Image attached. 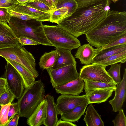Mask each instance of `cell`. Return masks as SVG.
Masks as SVG:
<instances>
[{"label": "cell", "mask_w": 126, "mask_h": 126, "mask_svg": "<svg viewBox=\"0 0 126 126\" xmlns=\"http://www.w3.org/2000/svg\"><path fill=\"white\" fill-rule=\"evenodd\" d=\"M20 44L18 38L7 23L0 22V48Z\"/></svg>", "instance_id": "12"}, {"label": "cell", "mask_w": 126, "mask_h": 126, "mask_svg": "<svg viewBox=\"0 0 126 126\" xmlns=\"http://www.w3.org/2000/svg\"><path fill=\"white\" fill-rule=\"evenodd\" d=\"M7 87L4 88H0V96L6 90Z\"/></svg>", "instance_id": "47"}, {"label": "cell", "mask_w": 126, "mask_h": 126, "mask_svg": "<svg viewBox=\"0 0 126 126\" xmlns=\"http://www.w3.org/2000/svg\"><path fill=\"white\" fill-rule=\"evenodd\" d=\"M115 95L113 98L109 101L112 106V111H118L122 108L126 96V69L125 68L123 78L121 82L117 85L114 91Z\"/></svg>", "instance_id": "11"}, {"label": "cell", "mask_w": 126, "mask_h": 126, "mask_svg": "<svg viewBox=\"0 0 126 126\" xmlns=\"http://www.w3.org/2000/svg\"><path fill=\"white\" fill-rule=\"evenodd\" d=\"M72 14L68 8L64 7L52 10L50 12L49 21L58 24L61 20Z\"/></svg>", "instance_id": "26"}, {"label": "cell", "mask_w": 126, "mask_h": 126, "mask_svg": "<svg viewBox=\"0 0 126 126\" xmlns=\"http://www.w3.org/2000/svg\"><path fill=\"white\" fill-rule=\"evenodd\" d=\"M44 3L50 8L52 10L53 9V6L51 0H37Z\"/></svg>", "instance_id": "43"}, {"label": "cell", "mask_w": 126, "mask_h": 126, "mask_svg": "<svg viewBox=\"0 0 126 126\" xmlns=\"http://www.w3.org/2000/svg\"><path fill=\"white\" fill-rule=\"evenodd\" d=\"M15 98L13 94L7 88L0 96V105L11 103Z\"/></svg>", "instance_id": "33"}, {"label": "cell", "mask_w": 126, "mask_h": 126, "mask_svg": "<svg viewBox=\"0 0 126 126\" xmlns=\"http://www.w3.org/2000/svg\"><path fill=\"white\" fill-rule=\"evenodd\" d=\"M18 4L16 0H0V7L9 9Z\"/></svg>", "instance_id": "38"}, {"label": "cell", "mask_w": 126, "mask_h": 126, "mask_svg": "<svg viewBox=\"0 0 126 126\" xmlns=\"http://www.w3.org/2000/svg\"><path fill=\"white\" fill-rule=\"evenodd\" d=\"M8 12L11 17H15L22 20H28L32 19H35L33 17L31 16L10 9L8 10Z\"/></svg>", "instance_id": "35"}, {"label": "cell", "mask_w": 126, "mask_h": 126, "mask_svg": "<svg viewBox=\"0 0 126 126\" xmlns=\"http://www.w3.org/2000/svg\"><path fill=\"white\" fill-rule=\"evenodd\" d=\"M42 22L34 19L24 20L11 17L8 23L18 38L27 37L42 45L52 46L46 36Z\"/></svg>", "instance_id": "3"}, {"label": "cell", "mask_w": 126, "mask_h": 126, "mask_svg": "<svg viewBox=\"0 0 126 126\" xmlns=\"http://www.w3.org/2000/svg\"><path fill=\"white\" fill-rule=\"evenodd\" d=\"M88 104L86 100L69 111L61 115V119L72 122L78 121L84 114Z\"/></svg>", "instance_id": "21"}, {"label": "cell", "mask_w": 126, "mask_h": 126, "mask_svg": "<svg viewBox=\"0 0 126 126\" xmlns=\"http://www.w3.org/2000/svg\"><path fill=\"white\" fill-rule=\"evenodd\" d=\"M0 56L14 61L22 65L29 71L35 78L39 74L36 69L35 59L32 54L20 44L0 48Z\"/></svg>", "instance_id": "6"}, {"label": "cell", "mask_w": 126, "mask_h": 126, "mask_svg": "<svg viewBox=\"0 0 126 126\" xmlns=\"http://www.w3.org/2000/svg\"><path fill=\"white\" fill-rule=\"evenodd\" d=\"M1 106L0 105V111L1 109Z\"/></svg>", "instance_id": "49"}, {"label": "cell", "mask_w": 126, "mask_h": 126, "mask_svg": "<svg viewBox=\"0 0 126 126\" xmlns=\"http://www.w3.org/2000/svg\"><path fill=\"white\" fill-rule=\"evenodd\" d=\"M11 104L1 106L0 111V126H6L9 121L8 120V115Z\"/></svg>", "instance_id": "32"}, {"label": "cell", "mask_w": 126, "mask_h": 126, "mask_svg": "<svg viewBox=\"0 0 126 126\" xmlns=\"http://www.w3.org/2000/svg\"><path fill=\"white\" fill-rule=\"evenodd\" d=\"M76 126L77 125L72 122L64 120H62L61 119L58 120L56 126Z\"/></svg>", "instance_id": "42"}, {"label": "cell", "mask_w": 126, "mask_h": 126, "mask_svg": "<svg viewBox=\"0 0 126 126\" xmlns=\"http://www.w3.org/2000/svg\"><path fill=\"white\" fill-rule=\"evenodd\" d=\"M46 103L45 98L27 119V124L30 126L44 125L46 117Z\"/></svg>", "instance_id": "18"}, {"label": "cell", "mask_w": 126, "mask_h": 126, "mask_svg": "<svg viewBox=\"0 0 126 126\" xmlns=\"http://www.w3.org/2000/svg\"><path fill=\"white\" fill-rule=\"evenodd\" d=\"M17 114H19V109L17 102L11 103L8 111V120L9 121L13 117Z\"/></svg>", "instance_id": "37"}, {"label": "cell", "mask_w": 126, "mask_h": 126, "mask_svg": "<svg viewBox=\"0 0 126 126\" xmlns=\"http://www.w3.org/2000/svg\"><path fill=\"white\" fill-rule=\"evenodd\" d=\"M110 1H112L114 3H116V2L117 1L119 0H110Z\"/></svg>", "instance_id": "48"}, {"label": "cell", "mask_w": 126, "mask_h": 126, "mask_svg": "<svg viewBox=\"0 0 126 126\" xmlns=\"http://www.w3.org/2000/svg\"><path fill=\"white\" fill-rule=\"evenodd\" d=\"M76 66L71 64L54 69H46L53 87L64 84L79 77Z\"/></svg>", "instance_id": "7"}, {"label": "cell", "mask_w": 126, "mask_h": 126, "mask_svg": "<svg viewBox=\"0 0 126 126\" xmlns=\"http://www.w3.org/2000/svg\"><path fill=\"white\" fill-rule=\"evenodd\" d=\"M126 34V12L110 10L99 24L85 35L89 43L96 48Z\"/></svg>", "instance_id": "2"}, {"label": "cell", "mask_w": 126, "mask_h": 126, "mask_svg": "<svg viewBox=\"0 0 126 126\" xmlns=\"http://www.w3.org/2000/svg\"><path fill=\"white\" fill-rule=\"evenodd\" d=\"M126 61V50L115 54L94 63L106 67L117 63H124Z\"/></svg>", "instance_id": "27"}, {"label": "cell", "mask_w": 126, "mask_h": 126, "mask_svg": "<svg viewBox=\"0 0 126 126\" xmlns=\"http://www.w3.org/2000/svg\"><path fill=\"white\" fill-rule=\"evenodd\" d=\"M47 38L53 46L71 50L81 45L77 38L66 32L58 25H43Z\"/></svg>", "instance_id": "5"}, {"label": "cell", "mask_w": 126, "mask_h": 126, "mask_svg": "<svg viewBox=\"0 0 126 126\" xmlns=\"http://www.w3.org/2000/svg\"><path fill=\"white\" fill-rule=\"evenodd\" d=\"M106 67L96 63L85 65L80 69L79 77L83 80L115 83L106 71Z\"/></svg>", "instance_id": "8"}, {"label": "cell", "mask_w": 126, "mask_h": 126, "mask_svg": "<svg viewBox=\"0 0 126 126\" xmlns=\"http://www.w3.org/2000/svg\"><path fill=\"white\" fill-rule=\"evenodd\" d=\"M62 7L67 8L72 14L74 12L78 7L76 3L74 0H60L54 9Z\"/></svg>", "instance_id": "31"}, {"label": "cell", "mask_w": 126, "mask_h": 126, "mask_svg": "<svg viewBox=\"0 0 126 126\" xmlns=\"http://www.w3.org/2000/svg\"><path fill=\"white\" fill-rule=\"evenodd\" d=\"M110 0H102L87 7L78 8L58 25L76 38L85 34L106 17L110 10Z\"/></svg>", "instance_id": "1"}, {"label": "cell", "mask_w": 126, "mask_h": 126, "mask_svg": "<svg viewBox=\"0 0 126 126\" xmlns=\"http://www.w3.org/2000/svg\"><path fill=\"white\" fill-rule=\"evenodd\" d=\"M87 107L83 119L87 126H104L100 115L91 103Z\"/></svg>", "instance_id": "20"}, {"label": "cell", "mask_w": 126, "mask_h": 126, "mask_svg": "<svg viewBox=\"0 0 126 126\" xmlns=\"http://www.w3.org/2000/svg\"><path fill=\"white\" fill-rule=\"evenodd\" d=\"M7 82L4 78L0 77V88H4L7 87Z\"/></svg>", "instance_id": "44"}, {"label": "cell", "mask_w": 126, "mask_h": 126, "mask_svg": "<svg viewBox=\"0 0 126 126\" xmlns=\"http://www.w3.org/2000/svg\"><path fill=\"white\" fill-rule=\"evenodd\" d=\"M19 117V114H16L11 119L6 126H17Z\"/></svg>", "instance_id": "41"}, {"label": "cell", "mask_w": 126, "mask_h": 126, "mask_svg": "<svg viewBox=\"0 0 126 126\" xmlns=\"http://www.w3.org/2000/svg\"><path fill=\"white\" fill-rule=\"evenodd\" d=\"M20 45L21 46L27 45H38L40 43L32 39L24 37H21L18 38Z\"/></svg>", "instance_id": "39"}, {"label": "cell", "mask_w": 126, "mask_h": 126, "mask_svg": "<svg viewBox=\"0 0 126 126\" xmlns=\"http://www.w3.org/2000/svg\"><path fill=\"white\" fill-rule=\"evenodd\" d=\"M60 0H51L53 6V10L55 8L57 4Z\"/></svg>", "instance_id": "45"}, {"label": "cell", "mask_w": 126, "mask_h": 126, "mask_svg": "<svg viewBox=\"0 0 126 126\" xmlns=\"http://www.w3.org/2000/svg\"><path fill=\"white\" fill-rule=\"evenodd\" d=\"M75 55L82 64H90L95 56L94 49L89 43L84 44L78 47Z\"/></svg>", "instance_id": "19"}, {"label": "cell", "mask_w": 126, "mask_h": 126, "mask_svg": "<svg viewBox=\"0 0 126 126\" xmlns=\"http://www.w3.org/2000/svg\"><path fill=\"white\" fill-rule=\"evenodd\" d=\"M115 119L112 120L114 126H126V118L123 109L122 108L118 111Z\"/></svg>", "instance_id": "34"}, {"label": "cell", "mask_w": 126, "mask_h": 126, "mask_svg": "<svg viewBox=\"0 0 126 126\" xmlns=\"http://www.w3.org/2000/svg\"><path fill=\"white\" fill-rule=\"evenodd\" d=\"M121 65V63L120 64L116 63L111 65L110 69L107 71L117 85L119 84L122 80L120 73Z\"/></svg>", "instance_id": "29"}, {"label": "cell", "mask_w": 126, "mask_h": 126, "mask_svg": "<svg viewBox=\"0 0 126 126\" xmlns=\"http://www.w3.org/2000/svg\"><path fill=\"white\" fill-rule=\"evenodd\" d=\"M4 76L7 82V88L18 99L21 96L24 89L23 79L16 69L10 63L7 61Z\"/></svg>", "instance_id": "9"}, {"label": "cell", "mask_w": 126, "mask_h": 126, "mask_svg": "<svg viewBox=\"0 0 126 126\" xmlns=\"http://www.w3.org/2000/svg\"><path fill=\"white\" fill-rule=\"evenodd\" d=\"M6 61L11 64L17 70L21 76L24 83L25 88L33 84L35 81L33 75L27 69L21 65L11 60L5 59Z\"/></svg>", "instance_id": "22"}, {"label": "cell", "mask_w": 126, "mask_h": 126, "mask_svg": "<svg viewBox=\"0 0 126 126\" xmlns=\"http://www.w3.org/2000/svg\"><path fill=\"white\" fill-rule=\"evenodd\" d=\"M8 9L0 7V21L8 23L11 16L8 12Z\"/></svg>", "instance_id": "40"}, {"label": "cell", "mask_w": 126, "mask_h": 126, "mask_svg": "<svg viewBox=\"0 0 126 126\" xmlns=\"http://www.w3.org/2000/svg\"></svg>", "instance_id": "50"}, {"label": "cell", "mask_w": 126, "mask_h": 126, "mask_svg": "<svg viewBox=\"0 0 126 126\" xmlns=\"http://www.w3.org/2000/svg\"><path fill=\"white\" fill-rule=\"evenodd\" d=\"M9 9L31 16L37 20L42 22L50 21V13L42 12L23 4L18 3Z\"/></svg>", "instance_id": "14"}, {"label": "cell", "mask_w": 126, "mask_h": 126, "mask_svg": "<svg viewBox=\"0 0 126 126\" xmlns=\"http://www.w3.org/2000/svg\"><path fill=\"white\" fill-rule=\"evenodd\" d=\"M23 4L44 12L50 13L52 10L46 4L37 0H33Z\"/></svg>", "instance_id": "30"}, {"label": "cell", "mask_w": 126, "mask_h": 126, "mask_svg": "<svg viewBox=\"0 0 126 126\" xmlns=\"http://www.w3.org/2000/svg\"><path fill=\"white\" fill-rule=\"evenodd\" d=\"M76 3L78 7L80 8L87 7L93 5L102 0H74Z\"/></svg>", "instance_id": "36"}, {"label": "cell", "mask_w": 126, "mask_h": 126, "mask_svg": "<svg viewBox=\"0 0 126 126\" xmlns=\"http://www.w3.org/2000/svg\"><path fill=\"white\" fill-rule=\"evenodd\" d=\"M58 55L52 67L50 69H54L71 64L77 66V62L71 53V50L60 48H56Z\"/></svg>", "instance_id": "16"}, {"label": "cell", "mask_w": 126, "mask_h": 126, "mask_svg": "<svg viewBox=\"0 0 126 126\" xmlns=\"http://www.w3.org/2000/svg\"><path fill=\"white\" fill-rule=\"evenodd\" d=\"M84 86L83 80L79 77L64 84L54 88L56 92L63 94L79 95L83 92Z\"/></svg>", "instance_id": "13"}, {"label": "cell", "mask_w": 126, "mask_h": 126, "mask_svg": "<svg viewBox=\"0 0 126 126\" xmlns=\"http://www.w3.org/2000/svg\"><path fill=\"white\" fill-rule=\"evenodd\" d=\"M45 98L46 103V111L44 125L46 126H56L58 121V114L54 97L47 94L45 96Z\"/></svg>", "instance_id": "15"}, {"label": "cell", "mask_w": 126, "mask_h": 126, "mask_svg": "<svg viewBox=\"0 0 126 126\" xmlns=\"http://www.w3.org/2000/svg\"><path fill=\"white\" fill-rule=\"evenodd\" d=\"M83 80L84 83V90L85 93L97 89H115L117 85L114 83H106L87 79Z\"/></svg>", "instance_id": "25"}, {"label": "cell", "mask_w": 126, "mask_h": 126, "mask_svg": "<svg viewBox=\"0 0 126 126\" xmlns=\"http://www.w3.org/2000/svg\"><path fill=\"white\" fill-rule=\"evenodd\" d=\"M115 89H97L87 92L85 95L88 104L105 102L111 96Z\"/></svg>", "instance_id": "17"}, {"label": "cell", "mask_w": 126, "mask_h": 126, "mask_svg": "<svg viewBox=\"0 0 126 126\" xmlns=\"http://www.w3.org/2000/svg\"><path fill=\"white\" fill-rule=\"evenodd\" d=\"M19 4H23L33 0H16Z\"/></svg>", "instance_id": "46"}, {"label": "cell", "mask_w": 126, "mask_h": 126, "mask_svg": "<svg viewBox=\"0 0 126 126\" xmlns=\"http://www.w3.org/2000/svg\"><path fill=\"white\" fill-rule=\"evenodd\" d=\"M45 96L44 84L41 79L35 81L31 86L25 88L17 102L20 117L28 118Z\"/></svg>", "instance_id": "4"}, {"label": "cell", "mask_w": 126, "mask_h": 126, "mask_svg": "<svg viewBox=\"0 0 126 126\" xmlns=\"http://www.w3.org/2000/svg\"><path fill=\"white\" fill-rule=\"evenodd\" d=\"M86 100L85 95L80 96L65 94L59 96L56 104L58 114L61 115L69 111Z\"/></svg>", "instance_id": "10"}, {"label": "cell", "mask_w": 126, "mask_h": 126, "mask_svg": "<svg viewBox=\"0 0 126 126\" xmlns=\"http://www.w3.org/2000/svg\"><path fill=\"white\" fill-rule=\"evenodd\" d=\"M125 50H126V44L116 46L102 50L95 55L91 63H94Z\"/></svg>", "instance_id": "23"}, {"label": "cell", "mask_w": 126, "mask_h": 126, "mask_svg": "<svg viewBox=\"0 0 126 126\" xmlns=\"http://www.w3.org/2000/svg\"><path fill=\"white\" fill-rule=\"evenodd\" d=\"M58 55L56 49L48 52H45L40 59L39 64L43 69H51L56 60Z\"/></svg>", "instance_id": "24"}, {"label": "cell", "mask_w": 126, "mask_h": 126, "mask_svg": "<svg viewBox=\"0 0 126 126\" xmlns=\"http://www.w3.org/2000/svg\"><path fill=\"white\" fill-rule=\"evenodd\" d=\"M124 44H126V34L113 39L104 46L94 49L95 56L102 50L116 46Z\"/></svg>", "instance_id": "28"}]
</instances>
